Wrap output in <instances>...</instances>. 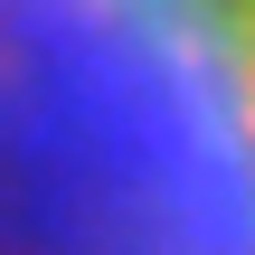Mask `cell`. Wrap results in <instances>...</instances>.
<instances>
[{
	"instance_id": "6da1fadb",
	"label": "cell",
	"mask_w": 255,
	"mask_h": 255,
	"mask_svg": "<svg viewBox=\"0 0 255 255\" xmlns=\"http://www.w3.org/2000/svg\"><path fill=\"white\" fill-rule=\"evenodd\" d=\"M0 255H255V0H0Z\"/></svg>"
}]
</instances>
